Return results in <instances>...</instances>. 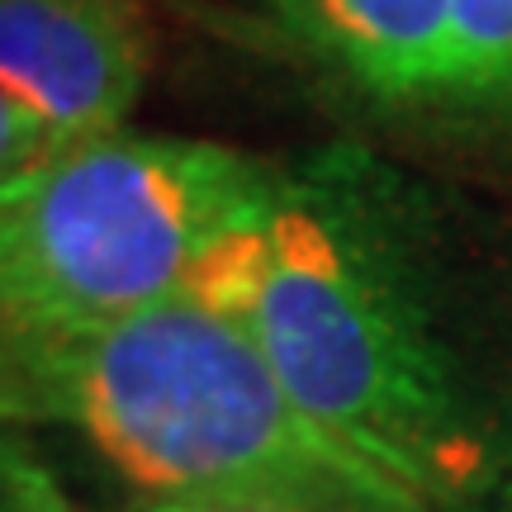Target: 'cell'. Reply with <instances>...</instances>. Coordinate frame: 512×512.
<instances>
[{"instance_id":"1","label":"cell","mask_w":512,"mask_h":512,"mask_svg":"<svg viewBox=\"0 0 512 512\" xmlns=\"http://www.w3.org/2000/svg\"><path fill=\"white\" fill-rule=\"evenodd\" d=\"M185 294L247 323L299 408L427 508L484 475L437 223L375 152L280 162L266 209L195 261Z\"/></svg>"},{"instance_id":"5","label":"cell","mask_w":512,"mask_h":512,"mask_svg":"<svg viewBox=\"0 0 512 512\" xmlns=\"http://www.w3.org/2000/svg\"><path fill=\"white\" fill-rule=\"evenodd\" d=\"M271 10L356 91L389 105L441 100L451 0H271Z\"/></svg>"},{"instance_id":"7","label":"cell","mask_w":512,"mask_h":512,"mask_svg":"<svg viewBox=\"0 0 512 512\" xmlns=\"http://www.w3.org/2000/svg\"><path fill=\"white\" fill-rule=\"evenodd\" d=\"M0 422H62L57 337L0 304Z\"/></svg>"},{"instance_id":"4","label":"cell","mask_w":512,"mask_h":512,"mask_svg":"<svg viewBox=\"0 0 512 512\" xmlns=\"http://www.w3.org/2000/svg\"><path fill=\"white\" fill-rule=\"evenodd\" d=\"M0 86L67 138L128 128L147 86L133 0H0Z\"/></svg>"},{"instance_id":"8","label":"cell","mask_w":512,"mask_h":512,"mask_svg":"<svg viewBox=\"0 0 512 512\" xmlns=\"http://www.w3.org/2000/svg\"><path fill=\"white\" fill-rule=\"evenodd\" d=\"M0 512H72L53 470L10 422H0Z\"/></svg>"},{"instance_id":"10","label":"cell","mask_w":512,"mask_h":512,"mask_svg":"<svg viewBox=\"0 0 512 512\" xmlns=\"http://www.w3.org/2000/svg\"><path fill=\"white\" fill-rule=\"evenodd\" d=\"M147 512H299L280 503H238V498H162Z\"/></svg>"},{"instance_id":"3","label":"cell","mask_w":512,"mask_h":512,"mask_svg":"<svg viewBox=\"0 0 512 512\" xmlns=\"http://www.w3.org/2000/svg\"><path fill=\"white\" fill-rule=\"evenodd\" d=\"M275 166L209 138L95 133L0 181V304L67 337L185 294L209 247L252 223Z\"/></svg>"},{"instance_id":"9","label":"cell","mask_w":512,"mask_h":512,"mask_svg":"<svg viewBox=\"0 0 512 512\" xmlns=\"http://www.w3.org/2000/svg\"><path fill=\"white\" fill-rule=\"evenodd\" d=\"M67 143H76V138L57 133L48 119H38L29 105H19L15 95L0 86V181L38 166L43 157H53L57 147Z\"/></svg>"},{"instance_id":"2","label":"cell","mask_w":512,"mask_h":512,"mask_svg":"<svg viewBox=\"0 0 512 512\" xmlns=\"http://www.w3.org/2000/svg\"><path fill=\"white\" fill-rule=\"evenodd\" d=\"M62 422L162 498L299 512H427L299 408L247 323L176 294L57 337Z\"/></svg>"},{"instance_id":"6","label":"cell","mask_w":512,"mask_h":512,"mask_svg":"<svg viewBox=\"0 0 512 512\" xmlns=\"http://www.w3.org/2000/svg\"><path fill=\"white\" fill-rule=\"evenodd\" d=\"M446 105L503 110L512 105V0H451Z\"/></svg>"}]
</instances>
